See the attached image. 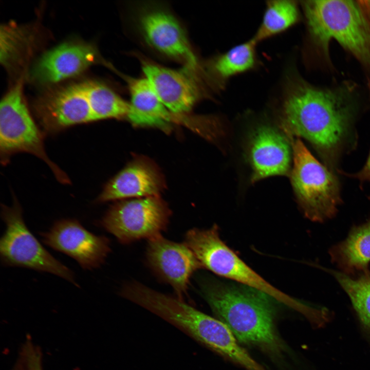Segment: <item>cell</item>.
I'll use <instances>...</instances> for the list:
<instances>
[{"label":"cell","mask_w":370,"mask_h":370,"mask_svg":"<svg viewBox=\"0 0 370 370\" xmlns=\"http://www.w3.org/2000/svg\"><path fill=\"white\" fill-rule=\"evenodd\" d=\"M334 263L347 275L368 271L370 262V220L354 227L347 237L330 249Z\"/></svg>","instance_id":"obj_18"},{"label":"cell","mask_w":370,"mask_h":370,"mask_svg":"<svg viewBox=\"0 0 370 370\" xmlns=\"http://www.w3.org/2000/svg\"><path fill=\"white\" fill-rule=\"evenodd\" d=\"M302 3L310 38L325 65L332 66L329 45L334 40L351 54L370 76V1Z\"/></svg>","instance_id":"obj_3"},{"label":"cell","mask_w":370,"mask_h":370,"mask_svg":"<svg viewBox=\"0 0 370 370\" xmlns=\"http://www.w3.org/2000/svg\"><path fill=\"white\" fill-rule=\"evenodd\" d=\"M170 210L158 196L117 202L99 223L121 243L148 240L161 234L168 224Z\"/></svg>","instance_id":"obj_8"},{"label":"cell","mask_w":370,"mask_h":370,"mask_svg":"<svg viewBox=\"0 0 370 370\" xmlns=\"http://www.w3.org/2000/svg\"><path fill=\"white\" fill-rule=\"evenodd\" d=\"M41 235L44 244L73 258L85 269L100 267L110 251L107 237L90 232L75 219L59 220Z\"/></svg>","instance_id":"obj_11"},{"label":"cell","mask_w":370,"mask_h":370,"mask_svg":"<svg viewBox=\"0 0 370 370\" xmlns=\"http://www.w3.org/2000/svg\"><path fill=\"white\" fill-rule=\"evenodd\" d=\"M95 121L127 117L130 103L107 86L97 82L83 83Z\"/></svg>","instance_id":"obj_20"},{"label":"cell","mask_w":370,"mask_h":370,"mask_svg":"<svg viewBox=\"0 0 370 370\" xmlns=\"http://www.w3.org/2000/svg\"><path fill=\"white\" fill-rule=\"evenodd\" d=\"M292 140L291 181L301 209L313 221L332 218L342 202L337 174L319 161L299 138Z\"/></svg>","instance_id":"obj_5"},{"label":"cell","mask_w":370,"mask_h":370,"mask_svg":"<svg viewBox=\"0 0 370 370\" xmlns=\"http://www.w3.org/2000/svg\"><path fill=\"white\" fill-rule=\"evenodd\" d=\"M163 187L160 173L152 162L137 158L128 163L105 186L96 201L156 196Z\"/></svg>","instance_id":"obj_16"},{"label":"cell","mask_w":370,"mask_h":370,"mask_svg":"<svg viewBox=\"0 0 370 370\" xmlns=\"http://www.w3.org/2000/svg\"><path fill=\"white\" fill-rule=\"evenodd\" d=\"M200 290L215 318L242 345L262 353L280 368L288 367L292 351L279 332L273 299L247 286L214 282L201 283Z\"/></svg>","instance_id":"obj_2"},{"label":"cell","mask_w":370,"mask_h":370,"mask_svg":"<svg viewBox=\"0 0 370 370\" xmlns=\"http://www.w3.org/2000/svg\"><path fill=\"white\" fill-rule=\"evenodd\" d=\"M299 18V7L295 1H268L262 21L252 39L257 43L282 33L294 25Z\"/></svg>","instance_id":"obj_19"},{"label":"cell","mask_w":370,"mask_h":370,"mask_svg":"<svg viewBox=\"0 0 370 370\" xmlns=\"http://www.w3.org/2000/svg\"><path fill=\"white\" fill-rule=\"evenodd\" d=\"M1 213L6 227L0 240V256L4 265L47 272L79 286L73 272L49 253L28 229L16 198L11 206H2Z\"/></svg>","instance_id":"obj_7"},{"label":"cell","mask_w":370,"mask_h":370,"mask_svg":"<svg viewBox=\"0 0 370 370\" xmlns=\"http://www.w3.org/2000/svg\"><path fill=\"white\" fill-rule=\"evenodd\" d=\"M248 158L252 169V182L272 176L286 175L290 166L289 141L275 128L260 126L251 137Z\"/></svg>","instance_id":"obj_15"},{"label":"cell","mask_w":370,"mask_h":370,"mask_svg":"<svg viewBox=\"0 0 370 370\" xmlns=\"http://www.w3.org/2000/svg\"><path fill=\"white\" fill-rule=\"evenodd\" d=\"M23 30L16 26L3 25L1 28V62L8 67L18 56L25 40Z\"/></svg>","instance_id":"obj_23"},{"label":"cell","mask_w":370,"mask_h":370,"mask_svg":"<svg viewBox=\"0 0 370 370\" xmlns=\"http://www.w3.org/2000/svg\"><path fill=\"white\" fill-rule=\"evenodd\" d=\"M367 86L369 100L370 102V80L369 79H368ZM337 173L338 174H342L347 177L357 179L360 182L361 187L365 182L368 183L370 187V151L364 165L358 172L354 173H345L341 170H339L338 171ZM369 198H370V193Z\"/></svg>","instance_id":"obj_24"},{"label":"cell","mask_w":370,"mask_h":370,"mask_svg":"<svg viewBox=\"0 0 370 370\" xmlns=\"http://www.w3.org/2000/svg\"><path fill=\"white\" fill-rule=\"evenodd\" d=\"M34 110L44 133L51 135L95 121L83 83L62 87L45 96L35 103Z\"/></svg>","instance_id":"obj_12"},{"label":"cell","mask_w":370,"mask_h":370,"mask_svg":"<svg viewBox=\"0 0 370 370\" xmlns=\"http://www.w3.org/2000/svg\"><path fill=\"white\" fill-rule=\"evenodd\" d=\"M360 90L350 81L318 87L299 79L284 101L282 127L288 136L308 141L323 163L337 173L343 157L358 144L356 123L363 108Z\"/></svg>","instance_id":"obj_1"},{"label":"cell","mask_w":370,"mask_h":370,"mask_svg":"<svg viewBox=\"0 0 370 370\" xmlns=\"http://www.w3.org/2000/svg\"><path fill=\"white\" fill-rule=\"evenodd\" d=\"M184 243L202 267L219 276L265 293L310 320L317 317L318 309L305 304L279 290L246 265L221 240L216 225L208 229L189 230L186 234Z\"/></svg>","instance_id":"obj_4"},{"label":"cell","mask_w":370,"mask_h":370,"mask_svg":"<svg viewBox=\"0 0 370 370\" xmlns=\"http://www.w3.org/2000/svg\"><path fill=\"white\" fill-rule=\"evenodd\" d=\"M13 370H24L21 360L20 359Z\"/></svg>","instance_id":"obj_26"},{"label":"cell","mask_w":370,"mask_h":370,"mask_svg":"<svg viewBox=\"0 0 370 370\" xmlns=\"http://www.w3.org/2000/svg\"><path fill=\"white\" fill-rule=\"evenodd\" d=\"M137 14V29L145 43L166 57L198 66L185 30L172 12L155 5L141 8Z\"/></svg>","instance_id":"obj_9"},{"label":"cell","mask_w":370,"mask_h":370,"mask_svg":"<svg viewBox=\"0 0 370 370\" xmlns=\"http://www.w3.org/2000/svg\"><path fill=\"white\" fill-rule=\"evenodd\" d=\"M146 256L149 266L183 300L193 273L202 266L184 242L170 240L161 234L148 240Z\"/></svg>","instance_id":"obj_13"},{"label":"cell","mask_w":370,"mask_h":370,"mask_svg":"<svg viewBox=\"0 0 370 370\" xmlns=\"http://www.w3.org/2000/svg\"><path fill=\"white\" fill-rule=\"evenodd\" d=\"M256 44L252 38L234 46L215 59L211 71L220 80L225 81L251 70L256 63Z\"/></svg>","instance_id":"obj_21"},{"label":"cell","mask_w":370,"mask_h":370,"mask_svg":"<svg viewBox=\"0 0 370 370\" xmlns=\"http://www.w3.org/2000/svg\"><path fill=\"white\" fill-rule=\"evenodd\" d=\"M43 133L33 119L23 98L22 85L17 83L4 96L0 104V155L6 164L11 156L28 153L43 160L57 180L69 183L68 177L48 157Z\"/></svg>","instance_id":"obj_6"},{"label":"cell","mask_w":370,"mask_h":370,"mask_svg":"<svg viewBox=\"0 0 370 370\" xmlns=\"http://www.w3.org/2000/svg\"><path fill=\"white\" fill-rule=\"evenodd\" d=\"M131 96L130 110L127 118L136 126L166 125L172 115L161 102L149 81L144 77L125 76Z\"/></svg>","instance_id":"obj_17"},{"label":"cell","mask_w":370,"mask_h":370,"mask_svg":"<svg viewBox=\"0 0 370 370\" xmlns=\"http://www.w3.org/2000/svg\"><path fill=\"white\" fill-rule=\"evenodd\" d=\"M139 58L145 78L170 112L187 113L200 99L202 92L196 72L198 66L184 65L182 68L174 69Z\"/></svg>","instance_id":"obj_10"},{"label":"cell","mask_w":370,"mask_h":370,"mask_svg":"<svg viewBox=\"0 0 370 370\" xmlns=\"http://www.w3.org/2000/svg\"><path fill=\"white\" fill-rule=\"evenodd\" d=\"M325 269L334 275L347 293L361 321L370 327V271L353 278L342 272Z\"/></svg>","instance_id":"obj_22"},{"label":"cell","mask_w":370,"mask_h":370,"mask_svg":"<svg viewBox=\"0 0 370 370\" xmlns=\"http://www.w3.org/2000/svg\"><path fill=\"white\" fill-rule=\"evenodd\" d=\"M41 350L38 348H30L23 356L24 370H43Z\"/></svg>","instance_id":"obj_25"},{"label":"cell","mask_w":370,"mask_h":370,"mask_svg":"<svg viewBox=\"0 0 370 370\" xmlns=\"http://www.w3.org/2000/svg\"><path fill=\"white\" fill-rule=\"evenodd\" d=\"M98 58L96 50L90 45L65 43L48 50L38 59L31 77L40 84L57 82L79 74Z\"/></svg>","instance_id":"obj_14"}]
</instances>
